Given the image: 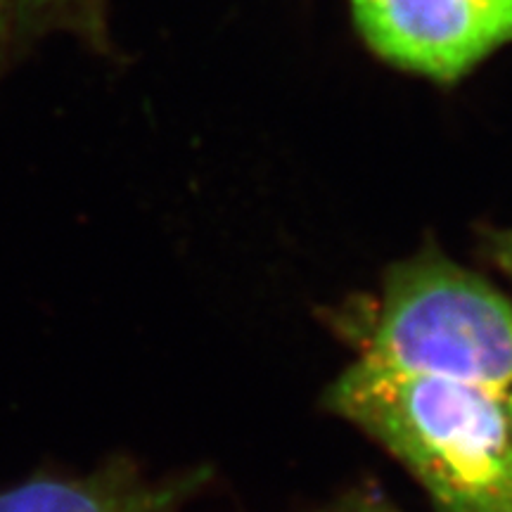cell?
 I'll return each mask as SVG.
<instances>
[{
	"instance_id": "obj_1",
	"label": "cell",
	"mask_w": 512,
	"mask_h": 512,
	"mask_svg": "<svg viewBox=\"0 0 512 512\" xmlns=\"http://www.w3.org/2000/svg\"><path fill=\"white\" fill-rule=\"evenodd\" d=\"M325 406L392 453L437 512H512V422L486 396L356 358Z\"/></svg>"
},
{
	"instance_id": "obj_2",
	"label": "cell",
	"mask_w": 512,
	"mask_h": 512,
	"mask_svg": "<svg viewBox=\"0 0 512 512\" xmlns=\"http://www.w3.org/2000/svg\"><path fill=\"white\" fill-rule=\"evenodd\" d=\"M358 358L460 384L512 422V302L437 247L384 275Z\"/></svg>"
},
{
	"instance_id": "obj_3",
	"label": "cell",
	"mask_w": 512,
	"mask_h": 512,
	"mask_svg": "<svg viewBox=\"0 0 512 512\" xmlns=\"http://www.w3.org/2000/svg\"><path fill=\"white\" fill-rule=\"evenodd\" d=\"M377 55L408 72L456 81L512 41V0H351Z\"/></svg>"
},
{
	"instance_id": "obj_6",
	"label": "cell",
	"mask_w": 512,
	"mask_h": 512,
	"mask_svg": "<svg viewBox=\"0 0 512 512\" xmlns=\"http://www.w3.org/2000/svg\"><path fill=\"white\" fill-rule=\"evenodd\" d=\"M320 512H399L394 510L392 505L387 501H382L380 496H349L344 498V501H337L335 505H330V508L320 510Z\"/></svg>"
},
{
	"instance_id": "obj_7",
	"label": "cell",
	"mask_w": 512,
	"mask_h": 512,
	"mask_svg": "<svg viewBox=\"0 0 512 512\" xmlns=\"http://www.w3.org/2000/svg\"><path fill=\"white\" fill-rule=\"evenodd\" d=\"M8 3L10 0H0V29H3L5 24V15H8Z\"/></svg>"
},
{
	"instance_id": "obj_5",
	"label": "cell",
	"mask_w": 512,
	"mask_h": 512,
	"mask_svg": "<svg viewBox=\"0 0 512 512\" xmlns=\"http://www.w3.org/2000/svg\"><path fill=\"white\" fill-rule=\"evenodd\" d=\"M486 252H489L491 261L512 280V228L491 233L489 242H486Z\"/></svg>"
},
{
	"instance_id": "obj_4",
	"label": "cell",
	"mask_w": 512,
	"mask_h": 512,
	"mask_svg": "<svg viewBox=\"0 0 512 512\" xmlns=\"http://www.w3.org/2000/svg\"><path fill=\"white\" fill-rule=\"evenodd\" d=\"M204 475L152 479L131 465L88 477L31 479L0 491V512H181Z\"/></svg>"
}]
</instances>
